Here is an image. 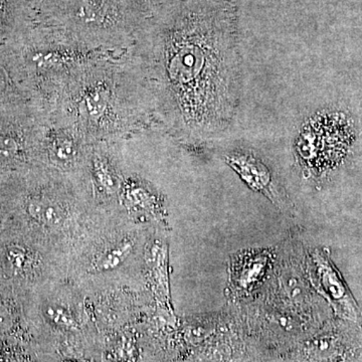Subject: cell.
Masks as SVG:
<instances>
[{
  "instance_id": "obj_6",
  "label": "cell",
  "mask_w": 362,
  "mask_h": 362,
  "mask_svg": "<svg viewBox=\"0 0 362 362\" xmlns=\"http://www.w3.org/2000/svg\"><path fill=\"white\" fill-rule=\"evenodd\" d=\"M312 271L322 294L327 298L338 315L356 321L361 315L358 305L327 252L322 250L314 252Z\"/></svg>"
},
{
  "instance_id": "obj_7",
  "label": "cell",
  "mask_w": 362,
  "mask_h": 362,
  "mask_svg": "<svg viewBox=\"0 0 362 362\" xmlns=\"http://www.w3.org/2000/svg\"><path fill=\"white\" fill-rule=\"evenodd\" d=\"M90 146L75 133L47 123L42 156L59 173H73L82 168Z\"/></svg>"
},
{
  "instance_id": "obj_4",
  "label": "cell",
  "mask_w": 362,
  "mask_h": 362,
  "mask_svg": "<svg viewBox=\"0 0 362 362\" xmlns=\"http://www.w3.org/2000/svg\"><path fill=\"white\" fill-rule=\"evenodd\" d=\"M18 58L32 82L33 94L39 86L68 75L95 62L130 56L129 49H112L81 42L56 26L35 23Z\"/></svg>"
},
{
  "instance_id": "obj_8",
  "label": "cell",
  "mask_w": 362,
  "mask_h": 362,
  "mask_svg": "<svg viewBox=\"0 0 362 362\" xmlns=\"http://www.w3.org/2000/svg\"><path fill=\"white\" fill-rule=\"evenodd\" d=\"M63 190L47 187L37 190L26 201V213L37 223L56 226L63 225L68 218L69 204Z\"/></svg>"
},
{
  "instance_id": "obj_9",
  "label": "cell",
  "mask_w": 362,
  "mask_h": 362,
  "mask_svg": "<svg viewBox=\"0 0 362 362\" xmlns=\"http://www.w3.org/2000/svg\"><path fill=\"white\" fill-rule=\"evenodd\" d=\"M270 262L267 251L240 252L230 265V284L238 294H247L258 286Z\"/></svg>"
},
{
  "instance_id": "obj_11",
  "label": "cell",
  "mask_w": 362,
  "mask_h": 362,
  "mask_svg": "<svg viewBox=\"0 0 362 362\" xmlns=\"http://www.w3.org/2000/svg\"><path fill=\"white\" fill-rule=\"evenodd\" d=\"M45 313L52 322L59 327L74 328L76 326L75 318L71 312L61 305H49L45 308Z\"/></svg>"
},
{
  "instance_id": "obj_1",
  "label": "cell",
  "mask_w": 362,
  "mask_h": 362,
  "mask_svg": "<svg viewBox=\"0 0 362 362\" xmlns=\"http://www.w3.org/2000/svg\"><path fill=\"white\" fill-rule=\"evenodd\" d=\"M154 125L185 146H209L230 129L240 96L233 0H162L130 47Z\"/></svg>"
},
{
  "instance_id": "obj_3",
  "label": "cell",
  "mask_w": 362,
  "mask_h": 362,
  "mask_svg": "<svg viewBox=\"0 0 362 362\" xmlns=\"http://www.w3.org/2000/svg\"><path fill=\"white\" fill-rule=\"evenodd\" d=\"M142 21L124 0H42L37 23L93 47L129 49Z\"/></svg>"
},
{
  "instance_id": "obj_5",
  "label": "cell",
  "mask_w": 362,
  "mask_h": 362,
  "mask_svg": "<svg viewBox=\"0 0 362 362\" xmlns=\"http://www.w3.org/2000/svg\"><path fill=\"white\" fill-rule=\"evenodd\" d=\"M226 162L254 192L263 194L281 211H290V202L265 162L250 152L235 151Z\"/></svg>"
},
{
  "instance_id": "obj_2",
  "label": "cell",
  "mask_w": 362,
  "mask_h": 362,
  "mask_svg": "<svg viewBox=\"0 0 362 362\" xmlns=\"http://www.w3.org/2000/svg\"><path fill=\"white\" fill-rule=\"evenodd\" d=\"M35 101L47 123L88 144L156 128L149 93L131 54L87 64L45 83L35 89Z\"/></svg>"
},
{
  "instance_id": "obj_10",
  "label": "cell",
  "mask_w": 362,
  "mask_h": 362,
  "mask_svg": "<svg viewBox=\"0 0 362 362\" xmlns=\"http://www.w3.org/2000/svg\"><path fill=\"white\" fill-rule=\"evenodd\" d=\"M133 251V244L130 240L119 245L110 251L104 254L95 264L96 270L99 272H109L115 270L122 265L126 259L130 256Z\"/></svg>"
}]
</instances>
